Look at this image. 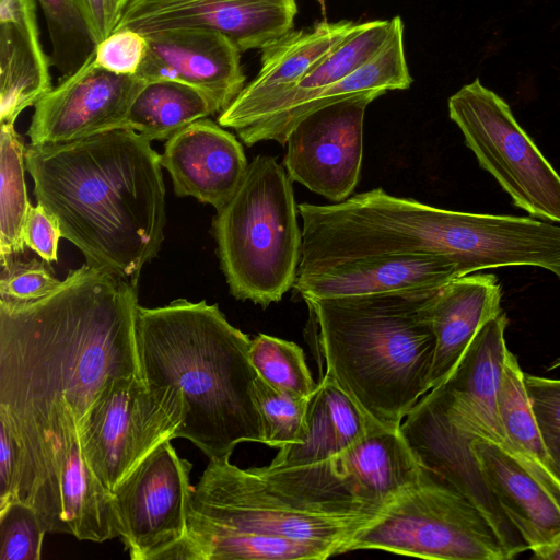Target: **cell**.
<instances>
[{
  "mask_svg": "<svg viewBox=\"0 0 560 560\" xmlns=\"http://www.w3.org/2000/svg\"><path fill=\"white\" fill-rule=\"evenodd\" d=\"M0 265L25 255L23 230L31 208L25 144L14 125H0Z\"/></svg>",
  "mask_w": 560,
  "mask_h": 560,
  "instance_id": "obj_29",
  "label": "cell"
},
{
  "mask_svg": "<svg viewBox=\"0 0 560 560\" xmlns=\"http://www.w3.org/2000/svg\"><path fill=\"white\" fill-rule=\"evenodd\" d=\"M524 380L545 446L560 476V380L529 374Z\"/></svg>",
  "mask_w": 560,
  "mask_h": 560,
  "instance_id": "obj_35",
  "label": "cell"
},
{
  "mask_svg": "<svg viewBox=\"0 0 560 560\" xmlns=\"http://www.w3.org/2000/svg\"><path fill=\"white\" fill-rule=\"evenodd\" d=\"M174 192L219 210L235 192L248 162L240 141L211 119H199L166 140L160 154Z\"/></svg>",
  "mask_w": 560,
  "mask_h": 560,
  "instance_id": "obj_16",
  "label": "cell"
},
{
  "mask_svg": "<svg viewBox=\"0 0 560 560\" xmlns=\"http://www.w3.org/2000/svg\"><path fill=\"white\" fill-rule=\"evenodd\" d=\"M60 282L44 259L16 257L1 264L0 299L16 302L37 300L52 292Z\"/></svg>",
  "mask_w": 560,
  "mask_h": 560,
  "instance_id": "obj_34",
  "label": "cell"
},
{
  "mask_svg": "<svg viewBox=\"0 0 560 560\" xmlns=\"http://www.w3.org/2000/svg\"><path fill=\"white\" fill-rule=\"evenodd\" d=\"M384 508L328 491L296 467L242 469L210 458L192 487L187 530L172 560H211L226 542L280 536L349 551L354 536Z\"/></svg>",
  "mask_w": 560,
  "mask_h": 560,
  "instance_id": "obj_5",
  "label": "cell"
},
{
  "mask_svg": "<svg viewBox=\"0 0 560 560\" xmlns=\"http://www.w3.org/2000/svg\"><path fill=\"white\" fill-rule=\"evenodd\" d=\"M21 450L9 424L0 419V509L18 499Z\"/></svg>",
  "mask_w": 560,
  "mask_h": 560,
  "instance_id": "obj_38",
  "label": "cell"
},
{
  "mask_svg": "<svg viewBox=\"0 0 560 560\" xmlns=\"http://www.w3.org/2000/svg\"><path fill=\"white\" fill-rule=\"evenodd\" d=\"M439 289L303 298L325 374L381 427L399 429L431 389Z\"/></svg>",
  "mask_w": 560,
  "mask_h": 560,
  "instance_id": "obj_4",
  "label": "cell"
},
{
  "mask_svg": "<svg viewBox=\"0 0 560 560\" xmlns=\"http://www.w3.org/2000/svg\"><path fill=\"white\" fill-rule=\"evenodd\" d=\"M61 231L54 217L39 203L31 206L23 230L25 246L47 262L57 261Z\"/></svg>",
  "mask_w": 560,
  "mask_h": 560,
  "instance_id": "obj_37",
  "label": "cell"
},
{
  "mask_svg": "<svg viewBox=\"0 0 560 560\" xmlns=\"http://www.w3.org/2000/svg\"><path fill=\"white\" fill-rule=\"evenodd\" d=\"M501 312L475 335L460 360L440 385L431 388L400 425L405 439L436 431L482 439L508 451L498 410V390L509 349Z\"/></svg>",
  "mask_w": 560,
  "mask_h": 560,
  "instance_id": "obj_10",
  "label": "cell"
},
{
  "mask_svg": "<svg viewBox=\"0 0 560 560\" xmlns=\"http://www.w3.org/2000/svg\"><path fill=\"white\" fill-rule=\"evenodd\" d=\"M217 114L199 90L173 80L147 81L130 105L125 126L148 140H168L192 122Z\"/></svg>",
  "mask_w": 560,
  "mask_h": 560,
  "instance_id": "obj_27",
  "label": "cell"
},
{
  "mask_svg": "<svg viewBox=\"0 0 560 560\" xmlns=\"http://www.w3.org/2000/svg\"><path fill=\"white\" fill-rule=\"evenodd\" d=\"M34 196L91 266L138 285L166 223L160 154L122 126L74 141L26 144Z\"/></svg>",
  "mask_w": 560,
  "mask_h": 560,
  "instance_id": "obj_2",
  "label": "cell"
},
{
  "mask_svg": "<svg viewBox=\"0 0 560 560\" xmlns=\"http://www.w3.org/2000/svg\"><path fill=\"white\" fill-rule=\"evenodd\" d=\"M298 213L283 165L273 156H255L212 221L220 266L235 299L266 308L293 288L302 250Z\"/></svg>",
  "mask_w": 560,
  "mask_h": 560,
  "instance_id": "obj_6",
  "label": "cell"
},
{
  "mask_svg": "<svg viewBox=\"0 0 560 560\" xmlns=\"http://www.w3.org/2000/svg\"><path fill=\"white\" fill-rule=\"evenodd\" d=\"M249 359L258 375L276 388L310 398L318 386L295 342L258 334L250 340Z\"/></svg>",
  "mask_w": 560,
  "mask_h": 560,
  "instance_id": "obj_31",
  "label": "cell"
},
{
  "mask_svg": "<svg viewBox=\"0 0 560 560\" xmlns=\"http://www.w3.org/2000/svg\"><path fill=\"white\" fill-rule=\"evenodd\" d=\"M135 330L144 382L182 396L177 438L189 440L209 459L231 457L241 442L264 443L252 339L230 324L218 304L177 299L159 307L138 305Z\"/></svg>",
  "mask_w": 560,
  "mask_h": 560,
  "instance_id": "obj_3",
  "label": "cell"
},
{
  "mask_svg": "<svg viewBox=\"0 0 560 560\" xmlns=\"http://www.w3.org/2000/svg\"><path fill=\"white\" fill-rule=\"evenodd\" d=\"M331 460L361 500L382 508L418 482L424 472L400 429L376 423Z\"/></svg>",
  "mask_w": 560,
  "mask_h": 560,
  "instance_id": "obj_23",
  "label": "cell"
},
{
  "mask_svg": "<svg viewBox=\"0 0 560 560\" xmlns=\"http://www.w3.org/2000/svg\"><path fill=\"white\" fill-rule=\"evenodd\" d=\"M394 27L384 48L370 61L312 95L305 102L270 115L236 131L248 147L260 141L275 140L285 144L288 135L307 114L340 100L369 91L405 90L412 82L404 49V24L393 18Z\"/></svg>",
  "mask_w": 560,
  "mask_h": 560,
  "instance_id": "obj_21",
  "label": "cell"
},
{
  "mask_svg": "<svg viewBox=\"0 0 560 560\" xmlns=\"http://www.w3.org/2000/svg\"><path fill=\"white\" fill-rule=\"evenodd\" d=\"M48 27L51 65L67 77L95 54L96 39L80 0H38Z\"/></svg>",
  "mask_w": 560,
  "mask_h": 560,
  "instance_id": "obj_30",
  "label": "cell"
},
{
  "mask_svg": "<svg viewBox=\"0 0 560 560\" xmlns=\"http://www.w3.org/2000/svg\"><path fill=\"white\" fill-rule=\"evenodd\" d=\"M393 27V19L360 23L355 31L316 62L295 86L269 104L250 125L305 102L370 61L384 48Z\"/></svg>",
  "mask_w": 560,
  "mask_h": 560,
  "instance_id": "obj_28",
  "label": "cell"
},
{
  "mask_svg": "<svg viewBox=\"0 0 560 560\" xmlns=\"http://www.w3.org/2000/svg\"><path fill=\"white\" fill-rule=\"evenodd\" d=\"M534 557L541 560H560V537L552 544L533 551Z\"/></svg>",
  "mask_w": 560,
  "mask_h": 560,
  "instance_id": "obj_39",
  "label": "cell"
},
{
  "mask_svg": "<svg viewBox=\"0 0 560 560\" xmlns=\"http://www.w3.org/2000/svg\"><path fill=\"white\" fill-rule=\"evenodd\" d=\"M460 277L450 260L430 256L351 259L296 275L301 298H335L439 289Z\"/></svg>",
  "mask_w": 560,
  "mask_h": 560,
  "instance_id": "obj_18",
  "label": "cell"
},
{
  "mask_svg": "<svg viewBox=\"0 0 560 560\" xmlns=\"http://www.w3.org/2000/svg\"><path fill=\"white\" fill-rule=\"evenodd\" d=\"M46 533L33 506L11 501L0 509V560H39Z\"/></svg>",
  "mask_w": 560,
  "mask_h": 560,
  "instance_id": "obj_33",
  "label": "cell"
},
{
  "mask_svg": "<svg viewBox=\"0 0 560 560\" xmlns=\"http://www.w3.org/2000/svg\"><path fill=\"white\" fill-rule=\"evenodd\" d=\"M148 49L145 35L128 30H115L96 45L95 63L116 74H137Z\"/></svg>",
  "mask_w": 560,
  "mask_h": 560,
  "instance_id": "obj_36",
  "label": "cell"
},
{
  "mask_svg": "<svg viewBox=\"0 0 560 560\" xmlns=\"http://www.w3.org/2000/svg\"><path fill=\"white\" fill-rule=\"evenodd\" d=\"M516 357L508 352L498 390V410L508 451L560 505V476L545 446Z\"/></svg>",
  "mask_w": 560,
  "mask_h": 560,
  "instance_id": "obj_26",
  "label": "cell"
},
{
  "mask_svg": "<svg viewBox=\"0 0 560 560\" xmlns=\"http://www.w3.org/2000/svg\"><path fill=\"white\" fill-rule=\"evenodd\" d=\"M145 82L136 74L107 71L93 56L60 78L35 104L27 130L30 143H66L125 126L130 105Z\"/></svg>",
  "mask_w": 560,
  "mask_h": 560,
  "instance_id": "obj_14",
  "label": "cell"
},
{
  "mask_svg": "<svg viewBox=\"0 0 560 560\" xmlns=\"http://www.w3.org/2000/svg\"><path fill=\"white\" fill-rule=\"evenodd\" d=\"M501 294L491 273L460 276L439 289L432 313L436 346L431 388L447 378L477 331L502 312Z\"/></svg>",
  "mask_w": 560,
  "mask_h": 560,
  "instance_id": "obj_22",
  "label": "cell"
},
{
  "mask_svg": "<svg viewBox=\"0 0 560 560\" xmlns=\"http://www.w3.org/2000/svg\"><path fill=\"white\" fill-rule=\"evenodd\" d=\"M148 49L136 75L173 80L202 92L217 114L245 86L241 50L224 35L207 30H168L145 35Z\"/></svg>",
  "mask_w": 560,
  "mask_h": 560,
  "instance_id": "obj_15",
  "label": "cell"
},
{
  "mask_svg": "<svg viewBox=\"0 0 560 560\" xmlns=\"http://www.w3.org/2000/svg\"><path fill=\"white\" fill-rule=\"evenodd\" d=\"M138 285L88 262L44 298L0 299V419L21 450L18 499L60 533L58 472L114 378L140 374Z\"/></svg>",
  "mask_w": 560,
  "mask_h": 560,
  "instance_id": "obj_1",
  "label": "cell"
},
{
  "mask_svg": "<svg viewBox=\"0 0 560 560\" xmlns=\"http://www.w3.org/2000/svg\"><path fill=\"white\" fill-rule=\"evenodd\" d=\"M296 12V0H129L115 30L143 35L207 30L224 35L242 52L262 49L289 33Z\"/></svg>",
  "mask_w": 560,
  "mask_h": 560,
  "instance_id": "obj_13",
  "label": "cell"
},
{
  "mask_svg": "<svg viewBox=\"0 0 560 560\" xmlns=\"http://www.w3.org/2000/svg\"><path fill=\"white\" fill-rule=\"evenodd\" d=\"M471 451L488 492L527 549L560 537V505L514 457L482 439L472 440Z\"/></svg>",
  "mask_w": 560,
  "mask_h": 560,
  "instance_id": "obj_19",
  "label": "cell"
},
{
  "mask_svg": "<svg viewBox=\"0 0 560 560\" xmlns=\"http://www.w3.org/2000/svg\"><path fill=\"white\" fill-rule=\"evenodd\" d=\"M114 1V4L119 13V15L121 14L124 8L127 5V3L129 2V0H113Z\"/></svg>",
  "mask_w": 560,
  "mask_h": 560,
  "instance_id": "obj_40",
  "label": "cell"
},
{
  "mask_svg": "<svg viewBox=\"0 0 560 560\" xmlns=\"http://www.w3.org/2000/svg\"><path fill=\"white\" fill-rule=\"evenodd\" d=\"M50 58L39 42L35 0H0V125L51 90Z\"/></svg>",
  "mask_w": 560,
  "mask_h": 560,
  "instance_id": "obj_20",
  "label": "cell"
},
{
  "mask_svg": "<svg viewBox=\"0 0 560 560\" xmlns=\"http://www.w3.org/2000/svg\"><path fill=\"white\" fill-rule=\"evenodd\" d=\"M191 468L167 441L113 493L119 537L130 559L172 560L186 536Z\"/></svg>",
  "mask_w": 560,
  "mask_h": 560,
  "instance_id": "obj_11",
  "label": "cell"
},
{
  "mask_svg": "<svg viewBox=\"0 0 560 560\" xmlns=\"http://www.w3.org/2000/svg\"><path fill=\"white\" fill-rule=\"evenodd\" d=\"M360 549L440 560L513 558L485 513L427 469L354 536L349 551Z\"/></svg>",
  "mask_w": 560,
  "mask_h": 560,
  "instance_id": "obj_7",
  "label": "cell"
},
{
  "mask_svg": "<svg viewBox=\"0 0 560 560\" xmlns=\"http://www.w3.org/2000/svg\"><path fill=\"white\" fill-rule=\"evenodd\" d=\"M359 25L351 21L322 22L312 30L290 31L265 46L258 74L219 114L218 124L235 131L250 125Z\"/></svg>",
  "mask_w": 560,
  "mask_h": 560,
  "instance_id": "obj_17",
  "label": "cell"
},
{
  "mask_svg": "<svg viewBox=\"0 0 560 560\" xmlns=\"http://www.w3.org/2000/svg\"><path fill=\"white\" fill-rule=\"evenodd\" d=\"M255 397L264 423V444L280 450L300 443L308 398L276 388L259 375L255 380Z\"/></svg>",
  "mask_w": 560,
  "mask_h": 560,
  "instance_id": "obj_32",
  "label": "cell"
},
{
  "mask_svg": "<svg viewBox=\"0 0 560 560\" xmlns=\"http://www.w3.org/2000/svg\"><path fill=\"white\" fill-rule=\"evenodd\" d=\"M448 115L479 165L517 208L560 223V175L502 97L476 79L448 98Z\"/></svg>",
  "mask_w": 560,
  "mask_h": 560,
  "instance_id": "obj_8",
  "label": "cell"
},
{
  "mask_svg": "<svg viewBox=\"0 0 560 560\" xmlns=\"http://www.w3.org/2000/svg\"><path fill=\"white\" fill-rule=\"evenodd\" d=\"M372 424L337 381L324 374L308 398L301 442L280 448L269 466L289 468L328 460L361 440Z\"/></svg>",
  "mask_w": 560,
  "mask_h": 560,
  "instance_id": "obj_24",
  "label": "cell"
},
{
  "mask_svg": "<svg viewBox=\"0 0 560 560\" xmlns=\"http://www.w3.org/2000/svg\"><path fill=\"white\" fill-rule=\"evenodd\" d=\"M58 493L61 533L94 542L119 537L114 494L88 465L80 435L67 451L60 465Z\"/></svg>",
  "mask_w": 560,
  "mask_h": 560,
  "instance_id": "obj_25",
  "label": "cell"
},
{
  "mask_svg": "<svg viewBox=\"0 0 560 560\" xmlns=\"http://www.w3.org/2000/svg\"><path fill=\"white\" fill-rule=\"evenodd\" d=\"M183 416L178 390L151 386L140 374L114 378L79 431L83 456L114 493L154 450L177 438Z\"/></svg>",
  "mask_w": 560,
  "mask_h": 560,
  "instance_id": "obj_9",
  "label": "cell"
},
{
  "mask_svg": "<svg viewBox=\"0 0 560 560\" xmlns=\"http://www.w3.org/2000/svg\"><path fill=\"white\" fill-rule=\"evenodd\" d=\"M383 94L360 93L304 116L285 141L283 166L292 182L334 202L348 199L361 175L365 109Z\"/></svg>",
  "mask_w": 560,
  "mask_h": 560,
  "instance_id": "obj_12",
  "label": "cell"
}]
</instances>
